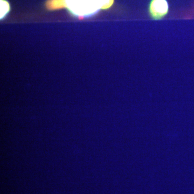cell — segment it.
<instances>
[{
	"label": "cell",
	"instance_id": "cell-1",
	"mask_svg": "<svg viewBox=\"0 0 194 194\" xmlns=\"http://www.w3.org/2000/svg\"><path fill=\"white\" fill-rule=\"evenodd\" d=\"M64 6L73 16L88 18L102 9V0H64Z\"/></svg>",
	"mask_w": 194,
	"mask_h": 194
},
{
	"label": "cell",
	"instance_id": "cell-2",
	"mask_svg": "<svg viewBox=\"0 0 194 194\" xmlns=\"http://www.w3.org/2000/svg\"><path fill=\"white\" fill-rule=\"evenodd\" d=\"M169 5L167 0H151L148 12L151 18L155 20L164 18L168 13Z\"/></svg>",
	"mask_w": 194,
	"mask_h": 194
},
{
	"label": "cell",
	"instance_id": "cell-3",
	"mask_svg": "<svg viewBox=\"0 0 194 194\" xmlns=\"http://www.w3.org/2000/svg\"><path fill=\"white\" fill-rule=\"evenodd\" d=\"M10 10L8 2L6 0H1V19H3Z\"/></svg>",
	"mask_w": 194,
	"mask_h": 194
},
{
	"label": "cell",
	"instance_id": "cell-4",
	"mask_svg": "<svg viewBox=\"0 0 194 194\" xmlns=\"http://www.w3.org/2000/svg\"><path fill=\"white\" fill-rule=\"evenodd\" d=\"M114 0H102L103 3V9H108L109 7H111L112 4H113Z\"/></svg>",
	"mask_w": 194,
	"mask_h": 194
}]
</instances>
